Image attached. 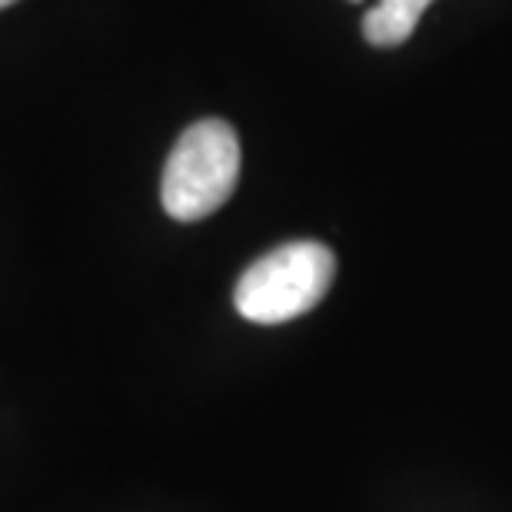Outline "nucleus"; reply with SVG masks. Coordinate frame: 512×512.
Masks as SVG:
<instances>
[{
    "label": "nucleus",
    "mask_w": 512,
    "mask_h": 512,
    "mask_svg": "<svg viewBox=\"0 0 512 512\" xmlns=\"http://www.w3.org/2000/svg\"><path fill=\"white\" fill-rule=\"evenodd\" d=\"M240 180V140L227 120H200L180 133L163 167V210L180 223H197L233 197Z\"/></svg>",
    "instance_id": "f257e3e1"
},
{
    "label": "nucleus",
    "mask_w": 512,
    "mask_h": 512,
    "mask_svg": "<svg viewBox=\"0 0 512 512\" xmlns=\"http://www.w3.org/2000/svg\"><path fill=\"white\" fill-rule=\"evenodd\" d=\"M336 276V256L316 240L283 243L273 253L260 256L240 276L233 303L243 320L276 326L310 313L323 303Z\"/></svg>",
    "instance_id": "f03ea898"
},
{
    "label": "nucleus",
    "mask_w": 512,
    "mask_h": 512,
    "mask_svg": "<svg viewBox=\"0 0 512 512\" xmlns=\"http://www.w3.org/2000/svg\"><path fill=\"white\" fill-rule=\"evenodd\" d=\"M429 4H433V0H380V4L363 17V37L370 40L373 47L406 44Z\"/></svg>",
    "instance_id": "7ed1b4c3"
},
{
    "label": "nucleus",
    "mask_w": 512,
    "mask_h": 512,
    "mask_svg": "<svg viewBox=\"0 0 512 512\" xmlns=\"http://www.w3.org/2000/svg\"><path fill=\"white\" fill-rule=\"evenodd\" d=\"M10 4H17V0H0V7H10Z\"/></svg>",
    "instance_id": "20e7f679"
},
{
    "label": "nucleus",
    "mask_w": 512,
    "mask_h": 512,
    "mask_svg": "<svg viewBox=\"0 0 512 512\" xmlns=\"http://www.w3.org/2000/svg\"><path fill=\"white\" fill-rule=\"evenodd\" d=\"M353 4H356V0H353Z\"/></svg>",
    "instance_id": "39448f33"
}]
</instances>
